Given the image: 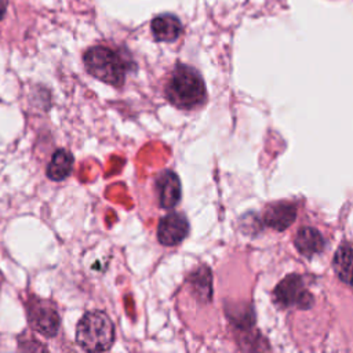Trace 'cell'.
Listing matches in <instances>:
<instances>
[{"label": "cell", "mask_w": 353, "mask_h": 353, "mask_svg": "<svg viewBox=\"0 0 353 353\" xmlns=\"http://www.w3.org/2000/svg\"><path fill=\"white\" fill-rule=\"evenodd\" d=\"M165 97L179 109H193L205 101V84L196 69L176 65L167 83Z\"/></svg>", "instance_id": "6da1fadb"}, {"label": "cell", "mask_w": 353, "mask_h": 353, "mask_svg": "<svg viewBox=\"0 0 353 353\" xmlns=\"http://www.w3.org/2000/svg\"><path fill=\"white\" fill-rule=\"evenodd\" d=\"M87 72L98 80L119 87L124 83L128 65L127 61L114 50L105 46H94L84 54Z\"/></svg>", "instance_id": "7a4b0ae2"}, {"label": "cell", "mask_w": 353, "mask_h": 353, "mask_svg": "<svg viewBox=\"0 0 353 353\" xmlns=\"http://www.w3.org/2000/svg\"><path fill=\"white\" fill-rule=\"evenodd\" d=\"M76 341L87 352L108 350L114 341V327L103 312L85 313L76 328Z\"/></svg>", "instance_id": "3957f363"}, {"label": "cell", "mask_w": 353, "mask_h": 353, "mask_svg": "<svg viewBox=\"0 0 353 353\" xmlns=\"http://www.w3.org/2000/svg\"><path fill=\"white\" fill-rule=\"evenodd\" d=\"M274 302L281 307L309 309L313 305V296L301 276L290 274L274 288Z\"/></svg>", "instance_id": "277c9868"}, {"label": "cell", "mask_w": 353, "mask_h": 353, "mask_svg": "<svg viewBox=\"0 0 353 353\" xmlns=\"http://www.w3.org/2000/svg\"><path fill=\"white\" fill-rule=\"evenodd\" d=\"M28 319L32 328L43 336H55L59 330V314L50 302L32 299L28 306Z\"/></svg>", "instance_id": "5b68a950"}, {"label": "cell", "mask_w": 353, "mask_h": 353, "mask_svg": "<svg viewBox=\"0 0 353 353\" xmlns=\"http://www.w3.org/2000/svg\"><path fill=\"white\" fill-rule=\"evenodd\" d=\"M188 219L179 212H170L159 222L157 240L163 245H176L188 236Z\"/></svg>", "instance_id": "8992f818"}, {"label": "cell", "mask_w": 353, "mask_h": 353, "mask_svg": "<svg viewBox=\"0 0 353 353\" xmlns=\"http://www.w3.org/2000/svg\"><path fill=\"white\" fill-rule=\"evenodd\" d=\"M156 193L161 208H174L181 200V181L174 171L165 170L157 175Z\"/></svg>", "instance_id": "52a82bcc"}, {"label": "cell", "mask_w": 353, "mask_h": 353, "mask_svg": "<svg viewBox=\"0 0 353 353\" xmlns=\"http://www.w3.org/2000/svg\"><path fill=\"white\" fill-rule=\"evenodd\" d=\"M296 218V207L292 203L280 201L269 205L263 214V222L266 226L283 232Z\"/></svg>", "instance_id": "ba28073f"}, {"label": "cell", "mask_w": 353, "mask_h": 353, "mask_svg": "<svg viewBox=\"0 0 353 353\" xmlns=\"http://www.w3.org/2000/svg\"><path fill=\"white\" fill-rule=\"evenodd\" d=\"M152 34L157 41H174L182 32L181 21L171 14L157 15L152 21Z\"/></svg>", "instance_id": "9c48e42d"}, {"label": "cell", "mask_w": 353, "mask_h": 353, "mask_svg": "<svg viewBox=\"0 0 353 353\" xmlns=\"http://www.w3.org/2000/svg\"><path fill=\"white\" fill-rule=\"evenodd\" d=\"M324 245H325L324 237L314 228L303 226L298 230L295 236V247L305 256H312L314 254L321 252Z\"/></svg>", "instance_id": "30bf717a"}, {"label": "cell", "mask_w": 353, "mask_h": 353, "mask_svg": "<svg viewBox=\"0 0 353 353\" xmlns=\"http://www.w3.org/2000/svg\"><path fill=\"white\" fill-rule=\"evenodd\" d=\"M334 270L343 283L353 284V244L339 245L334 256Z\"/></svg>", "instance_id": "8fae6325"}, {"label": "cell", "mask_w": 353, "mask_h": 353, "mask_svg": "<svg viewBox=\"0 0 353 353\" xmlns=\"http://www.w3.org/2000/svg\"><path fill=\"white\" fill-rule=\"evenodd\" d=\"M73 157L66 149H58L47 167V176L52 181H62L69 176L72 171Z\"/></svg>", "instance_id": "7c38bea8"}, {"label": "cell", "mask_w": 353, "mask_h": 353, "mask_svg": "<svg viewBox=\"0 0 353 353\" xmlns=\"http://www.w3.org/2000/svg\"><path fill=\"white\" fill-rule=\"evenodd\" d=\"M7 3H8V0H0V21L3 19V17H4V14H6Z\"/></svg>", "instance_id": "4fadbf2b"}]
</instances>
